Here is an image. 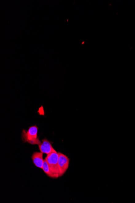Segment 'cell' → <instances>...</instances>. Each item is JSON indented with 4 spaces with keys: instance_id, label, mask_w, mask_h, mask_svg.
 Returning <instances> with one entry per match:
<instances>
[{
    "instance_id": "1",
    "label": "cell",
    "mask_w": 135,
    "mask_h": 203,
    "mask_svg": "<svg viewBox=\"0 0 135 203\" xmlns=\"http://www.w3.org/2000/svg\"><path fill=\"white\" fill-rule=\"evenodd\" d=\"M38 128L37 125L30 127L29 130L23 129L22 133V139L25 143L27 142L32 145H40L42 144L38 137Z\"/></svg>"
},
{
    "instance_id": "2",
    "label": "cell",
    "mask_w": 135,
    "mask_h": 203,
    "mask_svg": "<svg viewBox=\"0 0 135 203\" xmlns=\"http://www.w3.org/2000/svg\"><path fill=\"white\" fill-rule=\"evenodd\" d=\"M47 161L50 172L53 176L54 178H57L59 177V169L58 167L59 154L58 152H52L47 155L45 158Z\"/></svg>"
},
{
    "instance_id": "3",
    "label": "cell",
    "mask_w": 135,
    "mask_h": 203,
    "mask_svg": "<svg viewBox=\"0 0 135 203\" xmlns=\"http://www.w3.org/2000/svg\"><path fill=\"white\" fill-rule=\"evenodd\" d=\"M58 164L59 169V177H62L69 168L70 159L64 154L59 152Z\"/></svg>"
},
{
    "instance_id": "4",
    "label": "cell",
    "mask_w": 135,
    "mask_h": 203,
    "mask_svg": "<svg viewBox=\"0 0 135 203\" xmlns=\"http://www.w3.org/2000/svg\"><path fill=\"white\" fill-rule=\"evenodd\" d=\"M42 143L38 145L41 152L48 155L52 152H57L52 147L51 142L47 138H45L42 140Z\"/></svg>"
},
{
    "instance_id": "5",
    "label": "cell",
    "mask_w": 135,
    "mask_h": 203,
    "mask_svg": "<svg viewBox=\"0 0 135 203\" xmlns=\"http://www.w3.org/2000/svg\"><path fill=\"white\" fill-rule=\"evenodd\" d=\"M43 153L36 152L33 153L32 156V160L34 165L37 168H43L44 162L43 159Z\"/></svg>"
},
{
    "instance_id": "6",
    "label": "cell",
    "mask_w": 135,
    "mask_h": 203,
    "mask_svg": "<svg viewBox=\"0 0 135 203\" xmlns=\"http://www.w3.org/2000/svg\"><path fill=\"white\" fill-rule=\"evenodd\" d=\"M42 169H43L44 172L46 173V174L47 175L48 177H50V178H54L51 172H50L49 167L48 166V164H47V162L46 161V159H45L44 160L43 168H42Z\"/></svg>"
}]
</instances>
